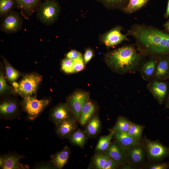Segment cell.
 I'll list each match as a JSON object with an SVG mask.
<instances>
[{
  "mask_svg": "<svg viewBox=\"0 0 169 169\" xmlns=\"http://www.w3.org/2000/svg\"><path fill=\"white\" fill-rule=\"evenodd\" d=\"M82 57L81 54L79 52L74 50L69 51L66 54V57L71 60H74Z\"/></svg>",
  "mask_w": 169,
  "mask_h": 169,
  "instance_id": "obj_35",
  "label": "cell"
},
{
  "mask_svg": "<svg viewBox=\"0 0 169 169\" xmlns=\"http://www.w3.org/2000/svg\"><path fill=\"white\" fill-rule=\"evenodd\" d=\"M5 65L6 75L8 79L13 82L15 81L19 75V72L16 70L4 59H3Z\"/></svg>",
  "mask_w": 169,
  "mask_h": 169,
  "instance_id": "obj_29",
  "label": "cell"
},
{
  "mask_svg": "<svg viewBox=\"0 0 169 169\" xmlns=\"http://www.w3.org/2000/svg\"><path fill=\"white\" fill-rule=\"evenodd\" d=\"M78 121L73 116L55 125L57 135L62 139L68 138L77 129Z\"/></svg>",
  "mask_w": 169,
  "mask_h": 169,
  "instance_id": "obj_11",
  "label": "cell"
},
{
  "mask_svg": "<svg viewBox=\"0 0 169 169\" xmlns=\"http://www.w3.org/2000/svg\"><path fill=\"white\" fill-rule=\"evenodd\" d=\"M131 32L150 52L162 54L169 53V34L156 29L141 28Z\"/></svg>",
  "mask_w": 169,
  "mask_h": 169,
  "instance_id": "obj_1",
  "label": "cell"
},
{
  "mask_svg": "<svg viewBox=\"0 0 169 169\" xmlns=\"http://www.w3.org/2000/svg\"><path fill=\"white\" fill-rule=\"evenodd\" d=\"M104 2L110 4H117L121 3L123 0H102Z\"/></svg>",
  "mask_w": 169,
  "mask_h": 169,
  "instance_id": "obj_39",
  "label": "cell"
},
{
  "mask_svg": "<svg viewBox=\"0 0 169 169\" xmlns=\"http://www.w3.org/2000/svg\"><path fill=\"white\" fill-rule=\"evenodd\" d=\"M113 138L117 143L125 149L139 145V141L126 132L114 131Z\"/></svg>",
  "mask_w": 169,
  "mask_h": 169,
  "instance_id": "obj_15",
  "label": "cell"
},
{
  "mask_svg": "<svg viewBox=\"0 0 169 169\" xmlns=\"http://www.w3.org/2000/svg\"><path fill=\"white\" fill-rule=\"evenodd\" d=\"M70 154L69 148L65 146L61 150L51 156L50 163L57 168L61 169L67 163Z\"/></svg>",
  "mask_w": 169,
  "mask_h": 169,
  "instance_id": "obj_14",
  "label": "cell"
},
{
  "mask_svg": "<svg viewBox=\"0 0 169 169\" xmlns=\"http://www.w3.org/2000/svg\"><path fill=\"white\" fill-rule=\"evenodd\" d=\"M95 111L94 104L90 100L83 106L78 122L81 125H85L93 116Z\"/></svg>",
  "mask_w": 169,
  "mask_h": 169,
  "instance_id": "obj_19",
  "label": "cell"
},
{
  "mask_svg": "<svg viewBox=\"0 0 169 169\" xmlns=\"http://www.w3.org/2000/svg\"><path fill=\"white\" fill-rule=\"evenodd\" d=\"M13 85L16 90L19 87V84H18L16 82H13Z\"/></svg>",
  "mask_w": 169,
  "mask_h": 169,
  "instance_id": "obj_42",
  "label": "cell"
},
{
  "mask_svg": "<svg viewBox=\"0 0 169 169\" xmlns=\"http://www.w3.org/2000/svg\"><path fill=\"white\" fill-rule=\"evenodd\" d=\"M166 107L167 108H169V94L167 99Z\"/></svg>",
  "mask_w": 169,
  "mask_h": 169,
  "instance_id": "obj_43",
  "label": "cell"
},
{
  "mask_svg": "<svg viewBox=\"0 0 169 169\" xmlns=\"http://www.w3.org/2000/svg\"><path fill=\"white\" fill-rule=\"evenodd\" d=\"M146 146L148 155L152 159L159 160L169 155V148L157 141L147 140Z\"/></svg>",
  "mask_w": 169,
  "mask_h": 169,
  "instance_id": "obj_7",
  "label": "cell"
},
{
  "mask_svg": "<svg viewBox=\"0 0 169 169\" xmlns=\"http://www.w3.org/2000/svg\"><path fill=\"white\" fill-rule=\"evenodd\" d=\"M126 36L121 33L120 27H116L105 34L103 40L107 46L116 45L126 39Z\"/></svg>",
  "mask_w": 169,
  "mask_h": 169,
  "instance_id": "obj_13",
  "label": "cell"
},
{
  "mask_svg": "<svg viewBox=\"0 0 169 169\" xmlns=\"http://www.w3.org/2000/svg\"><path fill=\"white\" fill-rule=\"evenodd\" d=\"M89 95L86 92L77 91L68 98L67 104L74 117L78 121L81 110L84 105L89 100Z\"/></svg>",
  "mask_w": 169,
  "mask_h": 169,
  "instance_id": "obj_6",
  "label": "cell"
},
{
  "mask_svg": "<svg viewBox=\"0 0 169 169\" xmlns=\"http://www.w3.org/2000/svg\"><path fill=\"white\" fill-rule=\"evenodd\" d=\"M131 122L124 117H119L114 126L113 130L127 132L131 125Z\"/></svg>",
  "mask_w": 169,
  "mask_h": 169,
  "instance_id": "obj_26",
  "label": "cell"
},
{
  "mask_svg": "<svg viewBox=\"0 0 169 169\" xmlns=\"http://www.w3.org/2000/svg\"><path fill=\"white\" fill-rule=\"evenodd\" d=\"M7 85L4 79L3 74L1 72L0 75V93L4 91L7 88Z\"/></svg>",
  "mask_w": 169,
  "mask_h": 169,
  "instance_id": "obj_36",
  "label": "cell"
},
{
  "mask_svg": "<svg viewBox=\"0 0 169 169\" xmlns=\"http://www.w3.org/2000/svg\"><path fill=\"white\" fill-rule=\"evenodd\" d=\"M101 127V122L98 116H93L87 123L85 132L87 136L93 137L99 133Z\"/></svg>",
  "mask_w": 169,
  "mask_h": 169,
  "instance_id": "obj_21",
  "label": "cell"
},
{
  "mask_svg": "<svg viewBox=\"0 0 169 169\" xmlns=\"http://www.w3.org/2000/svg\"><path fill=\"white\" fill-rule=\"evenodd\" d=\"M101 153L107 155L119 165H124L127 162L126 149L117 142L111 143L107 150Z\"/></svg>",
  "mask_w": 169,
  "mask_h": 169,
  "instance_id": "obj_9",
  "label": "cell"
},
{
  "mask_svg": "<svg viewBox=\"0 0 169 169\" xmlns=\"http://www.w3.org/2000/svg\"><path fill=\"white\" fill-rule=\"evenodd\" d=\"M61 68L64 72L67 73L75 72L74 69L73 60L67 58L63 60L61 64Z\"/></svg>",
  "mask_w": 169,
  "mask_h": 169,
  "instance_id": "obj_32",
  "label": "cell"
},
{
  "mask_svg": "<svg viewBox=\"0 0 169 169\" xmlns=\"http://www.w3.org/2000/svg\"><path fill=\"white\" fill-rule=\"evenodd\" d=\"M42 79L40 75L34 74H27L21 80L16 91L24 97L31 95L36 92Z\"/></svg>",
  "mask_w": 169,
  "mask_h": 169,
  "instance_id": "obj_5",
  "label": "cell"
},
{
  "mask_svg": "<svg viewBox=\"0 0 169 169\" xmlns=\"http://www.w3.org/2000/svg\"><path fill=\"white\" fill-rule=\"evenodd\" d=\"M119 166L115 161L109 157L103 169H115L117 168Z\"/></svg>",
  "mask_w": 169,
  "mask_h": 169,
  "instance_id": "obj_34",
  "label": "cell"
},
{
  "mask_svg": "<svg viewBox=\"0 0 169 169\" xmlns=\"http://www.w3.org/2000/svg\"><path fill=\"white\" fill-rule=\"evenodd\" d=\"M49 103L48 100H39L30 95L24 97L22 104L28 119L33 120L38 116Z\"/></svg>",
  "mask_w": 169,
  "mask_h": 169,
  "instance_id": "obj_4",
  "label": "cell"
},
{
  "mask_svg": "<svg viewBox=\"0 0 169 169\" xmlns=\"http://www.w3.org/2000/svg\"><path fill=\"white\" fill-rule=\"evenodd\" d=\"M165 16L166 17H169V0H168L166 9L165 13Z\"/></svg>",
  "mask_w": 169,
  "mask_h": 169,
  "instance_id": "obj_40",
  "label": "cell"
},
{
  "mask_svg": "<svg viewBox=\"0 0 169 169\" xmlns=\"http://www.w3.org/2000/svg\"><path fill=\"white\" fill-rule=\"evenodd\" d=\"M156 67V62L153 60H150L144 64L142 66V73L147 77H150L154 73Z\"/></svg>",
  "mask_w": 169,
  "mask_h": 169,
  "instance_id": "obj_30",
  "label": "cell"
},
{
  "mask_svg": "<svg viewBox=\"0 0 169 169\" xmlns=\"http://www.w3.org/2000/svg\"><path fill=\"white\" fill-rule=\"evenodd\" d=\"M169 165L168 163H163L152 165L149 167L150 169H166L169 167Z\"/></svg>",
  "mask_w": 169,
  "mask_h": 169,
  "instance_id": "obj_38",
  "label": "cell"
},
{
  "mask_svg": "<svg viewBox=\"0 0 169 169\" xmlns=\"http://www.w3.org/2000/svg\"><path fill=\"white\" fill-rule=\"evenodd\" d=\"M109 157L107 155L101 152L95 154L92 158V163L94 167L97 169L103 168Z\"/></svg>",
  "mask_w": 169,
  "mask_h": 169,
  "instance_id": "obj_25",
  "label": "cell"
},
{
  "mask_svg": "<svg viewBox=\"0 0 169 169\" xmlns=\"http://www.w3.org/2000/svg\"><path fill=\"white\" fill-rule=\"evenodd\" d=\"M23 157L16 153H10L1 157L0 168L3 169H28V166L20 162V159Z\"/></svg>",
  "mask_w": 169,
  "mask_h": 169,
  "instance_id": "obj_8",
  "label": "cell"
},
{
  "mask_svg": "<svg viewBox=\"0 0 169 169\" xmlns=\"http://www.w3.org/2000/svg\"><path fill=\"white\" fill-rule=\"evenodd\" d=\"M15 2V0H0V14H4L9 12L14 6Z\"/></svg>",
  "mask_w": 169,
  "mask_h": 169,
  "instance_id": "obj_31",
  "label": "cell"
},
{
  "mask_svg": "<svg viewBox=\"0 0 169 169\" xmlns=\"http://www.w3.org/2000/svg\"><path fill=\"white\" fill-rule=\"evenodd\" d=\"M143 126L131 122L130 128L127 132L136 140L139 141L141 138Z\"/></svg>",
  "mask_w": 169,
  "mask_h": 169,
  "instance_id": "obj_28",
  "label": "cell"
},
{
  "mask_svg": "<svg viewBox=\"0 0 169 169\" xmlns=\"http://www.w3.org/2000/svg\"><path fill=\"white\" fill-rule=\"evenodd\" d=\"M160 59L155 69L156 77L161 80L169 78V53Z\"/></svg>",
  "mask_w": 169,
  "mask_h": 169,
  "instance_id": "obj_17",
  "label": "cell"
},
{
  "mask_svg": "<svg viewBox=\"0 0 169 169\" xmlns=\"http://www.w3.org/2000/svg\"><path fill=\"white\" fill-rule=\"evenodd\" d=\"M168 90L167 84L161 81L153 82L151 87V92L160 104L162 103L163 102Z\"/></svg>",
  "mask_w": 169,
  "mask_h": 169,
  "instance_id": "obj_16",
  "label": "cell"
},
{
  "mask_svg": "<svg viewBox=\"0 0 169 169\" xmlns=\"http://www.w3.org/2000/svg\"><path fill=\"white\" fill-rule=\"evenodd\" d=\"M139 56L132 47L126 46L116 49L107 56V62L110 67L120 72L132 69L138 62Z\"/></svg>",
  "mask_w": 169,
  "mask_h": 169,
  "instance_id": "obj_2",
  "label": "cell"
},
{
  "mask_svg": "<svg viewBox=\"0 0 169 169\" xmlns=\"http://www.w3.org/2000/svg\"><path fill=\"white\" fill-rule=\"evenodd\" d=\"M14 12H11L4 18L2 28L7 33H14L17 31L21 25V21L18 15Z\"/></svg>",
  "mask_w": 169,
  "mask_h": 169,
  "instance_id": "obj_12",
  "label": "cell"
},
{
  "mask_svg": "<svg viewBox=\"0 0 169 169\" xmlns=\"http://www.w3.org/2000/svg\"><path fill=\"white\" fill-rule=\"evenodd\" d=\"M93 55V52L90 49H88L85 51L84 55V62L85 64L91 59Z\"/></svg>",
  "mask_w": 169,
  "mask_h": 169,
  "instance_id": "obj_37",
  "label": "cell"
},
{
  "mask_svg": "<svg viewBox=\"0 0 169 169\" xmlns=\"http://www.w3.org/2000/svg\"><path fill=\"white\" fill-rule=\"evenodd\" d=\"M87 136L85 131L78 129H77L68 138L72 143L82 148L85 145Z\"/></svg>",
  "mask_w": 169,
  "mask_h": 169,
  "instance_id": "obj_22",
  "label": "cell"
},
{
  "mask_svg": "<svg viewBox=\"0 0 169 169\" xmlns=\"http://www.w3.org/2000/svg\"><path fill=\"white\" fill-rule=\"evenodd\" d=\"M114 132V131L112 130L108 135L100 137L95 148L97 151L103 152L107 150L111 143Z\"/></svg>",
  "mask_w": 169,
  "mask_h": 169,
  "instance_id": "obj_23",
  "label": "cell"
},
{
  "mask_svg": "<svg viewBox=\"0 0 169 169\" xmlns=\"http://www.w3.org/2000/svg\"><path fill=\"white\" fill-rule=\"evenodd\" d=\"M74 116L72 112L67 104H60L52 110L50 119L55 125L63 121Z\"/></svg>",
  "mask_w": 169,
  "mask_h": 169,
  "instance_id": "obj_10",
  "label": "cell"
},
{
  "mask_svg": "<svg viewBox=\"0 0 169 169\" xmlns=\"http://www.w3.org/2000/svg\"><path fill=\"white\" fill-rule=\"evenodd\" d=\"M60 9L59 4L56 0H45L38 6L39 19L44 24H51L56 19Z\"/></svg>",
  "mask_w": 169,
  "mask_h": 169,
  "instance_id": "obj_3",
  "label": "cell"
},
{
  "mask_svg": "<svg viewBox=\"0 0 169 169\" xmlns=\"http://www.w3.org/2000/svg\"><path fill=\"white\" fill-rule=\"evenodd\" d=\"M21 9L28 12L33 11L40 4L41 0H15Z\"/></svg>",
  "mask_w": 169,
  "mask_h": 169,
  "instance_id": "obj_24",
  "label": "cell"
},
{
  "mask_svg": "<svg viewBox=\"0 0 169 169\" xmlns=\"http://www.w3.org/2000/svg\"><path fill=\"white\" fill-rule=\"evenodd\" d=\"M149 0H130L125 10L128 13H133L144 6Z\"/></svg>",
  "mask_w": 169,
  "mask_h": 169,
  "instance_id": "obj_27",
  "label": "cell"
},
{
  "mask_svg": "<svg viewBox=\"0 0 169 169\" xmlns=\"http://www.w3.org/2000/svg\"><path fill=\"white\" fill-rule=\"evenodd\" d=\"M73 62L75 72L80 71L84 69V62L82 57L74 59Z\"/></svg>",
  "mask_w": 169,
  "mask_h": 169,
  "instance_id": "obj_33",
  "label": "cell"
},
{
  "mask_svg": "<svg viewBox=\"0 0 169 169\" xmlns=\"http://www.w3.org/2000/svg\"><path fill=\"white\" fill-rule=\"evenodd\" d=\"M127 160L133 163H141L144 158V152L139 145L135 146L126 149Z\"/></svg>",
  "mask_w": 169,
  "mask_h": 169,
  "instance_id": "obj_18",
  "label": "cell"
},
{
  "mask_svg": "<svg viewBox=\"0 0 169 169\" xmlns=\"http://www.w3.org/2000/svg\"><path fill=\"white\" fill-rule=\"evenodd\" d=\"M164 27L169 32V21L166 22L164 25Z\"/></svg>",
  "mask_w": 169,
  "mask_h": 169,
  "instance_id": "obj_41",
  "label": "cell"
},
{
  "mask_svg": "<svg viewBox=\"0 0 169 169\" xmlns=\"http://www.w3.org/2000/svg\"><path fill=\"white\" fill-rule=\"evenodd\" d=\"M18 110L17 102L9 100L2 102L0 105V114L2 116L9 118L16 112Z\"/></svg>",
  "mask_w": 169,
  "mask_h": 169,
  "instance_id": "obj_20",
  "label": "cell"
}]
</instances>
